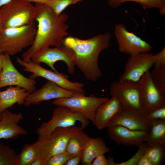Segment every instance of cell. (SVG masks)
I'll use <instances>...</instances> for the list:
<instances>
[{
	"mask_svg": "<svg viewBox=\"0 0 165 165\" xmlns=\"http://www.w3.org/2000/svg\"><path fill=\"white\" fill-rule=\"evenodd\" d=\"M112 8H116L128 2H134L140 4L145 9L157 8L159 9L165 3V0H107Z\"/></svg>",
	"mask_w": 165,
	"mask_h": 165,
	"instance_id": "484cf974",
	"label": "cell"
},
{
	"mask_svg": "<svg viewBox=\"0 0 165 165\" xmlns=\"http://www.w3.org/2000/svg\"><path fill=\"white\" fill-rule=\"evenodd\" d=\"M3 66V53L0 52V76L2 71Z\"/></svg>",
	"mask_w": 165,
	"mask_h": 165,
	"instance_id": "f35d334b",
	"label": "cell"
},
{
	"mask_svg": "<svg viewBox=\"0 0 165 165\" xmlns=\"http://www.w3.org/2000/svg\"><path fill=\"white\" fill-rule=\"evenodd\" d=\"M19 155L9 145L0 143V165H19Z\"/></svg>",
	"mask_w": 165,
	"mask_h": 165,
	"instance_id": "d4e9b609",
	"label": "cell"
},
{
	"mask_svg": "<svg viewBox=\"0 0 165 165\" xmlns=\"http://www.w3.org/2000/svg\"><path fill=\"white\" fill-rule=\"evenodd\" d=\"M155 55L148 52L130 55L119 81L137 82L153 66Z\"/></svg>",
	"mask_w": 165,
	"mask_h": 165,
	"instance_id": "8fae6325",
	"label": "cell"
},
{
	"mask_svg": "<svg viewBox=\"0 0 165 165\" xmlns=\"http://www.w3.org/2000/svg\"><path fill=\"white\" fill-rule=\"evenodd\" d=\"M19 155V165H30L37 156L32 144H25Z\"/></svg>",
	"mask_w": 165,
	"mask_h": 165,
	"instance_id": "83f0119b",
	"label": "cell"
},
{
	"mask_svg": "<svg viewBox=\"0 0 165 165\" xmlns=\"http://www.w3.org/2000/svg\"><path fill=\"white\" fill-rule=\"evenodd\" d=\"M37 25L35 22L26 25L1 30L0 35V52L14 55L32 44L36 35Z\"/></svg>",
	"mask_w": 165,
	"mask_h": 165,
	"instance_id": "5b68a950",
	"label": "cell"
},
{
	"mask_svg": "<svg viewBox=\"0 0 165 165\" xmlns=\"http://www.w3.org/2000/svg\"><path fill=\"white\" fill-rule=\"evenodd\" d=\"M144 155L152 165H161L165 156V145L160 143H147Z\"/></svg>",
	"mask_w": 165,
	"mask_h": 165,
	"instance_id": "cb8c5ba5",
	"label": "cell"
},
{
	"mask_svg": "<svg viewBox=\"0 0 165 165\" xmlns=\"http://www.w3.org/2000/svg\"><path fill=\"white\" fill-rule=\"evenodd\" d=\"M91 139L92 138L80 127L69 140L65 151L72 157L82 155Z\"/></svg>",
	"mask_w": 165,
	"mask_h": 165,
	"instance_id": "7402d4cb",
	"label": "cell"
},
{
	"mask_svg": "<svg viewBox=\"0 0 165 165\" xmlns=\"http://www.w3.org/2000/svg\"><path fill=\"white\" fill-rule=\"evenodd\" d=\"M109 150L101 138H92L82 153L81 163L84 165H91L92 161L97 156L105 154Z\"/></svg>",
	"mask_w": 165,
	"mask_h": 165,
	"instance_id": "44dd1931",
	"label": "cell"
},
{
	"mask_svg": "<svg viewBox=\"0 0 165 165\" xmlns=\"http://www.w3.org/2000/svg\"><path fill=\"white\" fill-rule=\"evenodd\" d=\"M0 140L14 139L19 135H25L28 132L18 124L23 118L21 113L14 114L6 109L1 113Z\"/></svg>",
	"mask_w": 165,
	"mask_h": 165,
	"instance_id": "ac0fdd59",
	"label": "cell"
},
{
	"mask_svg": "<svg viewBox=\"0 0 165 165\" xmlns=\"http://www.w3.org/2000/svg\"><path fill=\"white\" fill-rule=\"evenodd\" d=\"M30 2H34L35 3H42L46 4L50 0H24Z\"/></svg>",
	"mask_w": 165,
	"mask_h": 165,
	"instance_id": "74e56055",
	"label": "cell"
},
{
	"mask_svg": "<svg viewBox=\"0 0 165 165\" xmlns=\"http://www.w3.org/2000/svg\"><path fill=\"white\" fill-rule=\"evenodd\" d=\"M56 106L51 119L42 123L37 129L36 132L38 136L47 134L57 127L74 126L77 122L81 123L80 127L83 130L89 126L90 121L81 113L64 106Z\"/></svg>",
	"mask_w": 165,
	"mask_h": 165,
	"instance_id": "8992f818",
	"label": "cell"
},
{
	"mask_svg": "<svg viewBox=\"0 0 165 165\" xmlns=\"http://www.w3.org/2000/svg\"><path fill=\"white\" fill-rule=\"evenodd\" d=\"M114 125L148 132L151 128L150 123L146 119L142 112L132 109L122 108L111 120L108 126Z\"/></svg>",
	"mask_w": 165,
	"mask_h": 165,
	"instance_id": "2e32d148",
	"label": "cell"
},
{
	"mask_svg": "<svg viewBox=\"0 0 165 165\" xmlns=\"http://www.w3.org/2000/svg\"><path fill=\"white\" fill-rule=\"evenodd\" d=\"M31 60L36 63H43L46 64L55 72H58L54 67L57 61L64 62L67 66L68 72L72 74L74 73L76 65L74 53L70 48L66 46H56L51 48L46 47L36 52L32 57Z\"/></svg>",
	"mask_w": 165,
	"mask_h": 165,
	"instance_id": "9c48e42d",
	"label": "cell"
},
{
	"mask_svg": "<svg viewBox=\"0 0 165 165\" xmlns=\"http://www.w3.org/2000/svg\"><path fill=\"white\" fill-rule=\"evenodd\" d=\"M1 29H0V34H1Z\"/></svg>",
	"mask_w": 165,
	"mask_h": 165,
	"instance_id": "b9f144b4",
	"label": "cell"
},
{
	"mask_svg": "<svg viewBox=\"0 0 165 165\" xmlns=\"http://www.w3.org/2000/svg\"><path fill=\"white\" fill-rule=\"evenodd\" d=\"M16 61L24 68V71L31 73L29 76L30 78L35 79L37 78L42 77L64 89L85 94L83 89L84 84L82 83L70 81L68 76L65 74L45 69L39 64L33 62L31 59L26 62L17 57Z\"/></svg>",
	"mask_w": 165,
	"mask_h": 165,
	"instance_id": "52a82bcc",
	"label": "cell"
},
{
	"mask_svg": "<svg viewBox=\"0 0 165 165\" xmlns=\"http://www.w3.org/2000/svg\"><path fill=\"white\" fill-rule=\"evenodd\" d=\"M114 34L120 52L127 54L149 52L151 46L133 33L128 31L122 24L115 25Z\"/></svg>",
	"mask_w": 165,
	"mask_h": 165,
	"instance_id": "7c38bea8",
	"label": "cell"
},
{
	"mask_svg": "<svg viewBox=\"0 0 165 165\" xmlns=\"http://www.w3.org/2000/svg\"><path fill=\"white\" fill-rule=\"evenodd\" d=\"M72 157L64 151L51 156L47 161L46 165H65Z\"/></svg>",
	"mask_w": 165,
	"mask_h": 165,
	"instance_id": "4dcf8cb0",
	"label": "cell"
},
{
	"mask_svg": "<svg viewBox=\"0 0 165 165\" xmlns=\"http://www.w3.org/2000/svg\"><path fill=\"white\" fill-rule=\"evenodd\" d=\"M109 92L112 97H115L119 100L122 108L142 111L138 82H113L110 86Z\"/></svg>",
	"mask_w": 165,
	"mask_h": 165,
	"instance_id": "4fadbf2b",
	"label": "cell"
},
{
	"mask_svg": "<svg viewBox=\"0 0 165 165\" xmlns=\"http://www.w3.org/2000/svg\"><path fill=\"white\" fill-rule=\"evenodd\" d=\"M108 99V97H97L92 94L89 96L80 94L54 99L52 103L56 106H64L81 113L93 123L96 110Z\"/></svg>",
	"mask_w": 165,
	"mask_h": 165,
	"instance_id": "ba28073f",
	"label": "cell"
},
{
	"mask_svg": "<svg viewBox=\"0 0 165 165\" xmlns=\"http://www.w3.org/2000/svg\"><path fill=\"white\" fill-rule=\"evenodd\" d=\"M1 113H0V118H1Z\"/></svg>",
	"mask_w": 165,
	"mask_h": 165,
	"instance_id": "7bdbcfd3",
	"label": "cell"
},
{
	"mask_svg": "<svg viewBox=\"0 0 165 165\" xmlns=\"http://www.w3.org/2000/svg\"><path fill=\"white\" fill-rule=\"evenodd\" d=\"M139 88L141 110L144 114L165 105V95L153 82L149 71L138 82Z\"/></svg>",
	"mask_w": 165,
	"mask_h": 165,
	"instance_id": "30bf717a",
	"label": "cell"
},
{
	"mask_svg": "<svg viewBox=\"0 0 165 165\" xmlns=\"http://www.w3.org/2000/svg\"><path fill=\"white\" fill-rule=\"evenodd\" d=\"M80 128L75 125L57 127L47 134L38 136V140L32 144L36 150V156L42 165H46L52 156L65 151L69 140Z\"/></svg>",
	"mask_w": 165,
	"mask_h": 165,
	"instance_id": "3957f363",
	"label": "cell"
},
{
	"mask_svg": "<svg viewBox=\"0 0 165 165\" xmlns=\"http://www.w3.org/2000/svg\"><path fill=\"white\" fill-rule=\"evenodd\" d=\"M104 155L97 156L92 161L91 165H109L108 160Z\"/></svg>",
	"mask_w": 165,
	"mask_h": 165,
	"instance_id": "836d02e7",
	"label": "cell"
},
{
	"mask_svg": "<svg viewBox=\"0 0 165 165\" xmlns=\"http://www.w3.org/2000/svg\"><path fill=\"white\" fill-rule=\"evenodd\" d=\"M165 66V47L157 54L155 55L154 67Z\"/></svg>",
	"mask_w": 165,
	"mask_h": 165,
	"instance_id": "d6a6232c",
	"label": "cell"
},
{
	"mask_svg": "<svg viewBox=\"0 0 165 165\" xmlns=\"http://www.w3.org/2000/svg\"><path fill=\"white\" fill-rule=\"evenodd\" d=\"M30 165H43L40 160L37 157L35 158Z\"/></svg>",
	"mask_w": 165,
	"mask_h": 165,
	"instance_id": "8d00e7d4",
	"label": "cell"
},
{
	"mask_svg": "<svg viewBox=\"0 0 165 165\" xmlns=\"http://www.w3.org/2000/svg\"><path fill=\"white\" fill-rule=\"evenodd\" d=\"M111 35L108 32L86 39L72 36L64 38L63 44L73 51L76 65L88 80L97 81L102 76L98 64L100 53L109 47Z\"/></svg>",
	"mask_w": 165,
	"mask_h": 165,
	"instance_id": "7a4b0ae2",
	"label": "cell"
},
{
	"mask_svg": "<svg viewBox=\"0 0 165 165\" xmlns=\"http://www.w3.org/2000/svg\"><path fill=\"white\" fill-rule=\"evenodd\" d=\"M137 165H152V164L144 154L141 157L137 164Z\"/></svg>",
	"mask_w": 165,
	"mask_h": 165,
	"instance_id": "d590c367",
	"label": "cell"
},
{
	"mask_svg": "<svg viewBox=\"0 0 165 165\" xmlns=\"http://www.w3.org/2000/svg\"><path fill=\"white\" fill-rule=\"evenodd\" d=\"M82 155L73 156L69 159L65 165H79L82 161Z\"/></svg>",
	"mask_w": 165,
	"mask_h": 165,
	"instance_id": "e575fe53",
	"label": "cell"
},
{
	"mask_svg": "<svg viewBox=\"0 0 165 165\" xmlns=\"http://www.w3.org/2000/svg\"><path fill=\"white\" fill-rule=\"evenodd\" d=\"M159 12L161 15H164L165 14V3L162 5L159 9Z\"/></svg>",
	"mask_w": 165,
	"mask_h": 165,
	"instance_id": "ab89813d",
	"label": "cell"
},
{
	"mask_svg": "<svg viewBox=\"0 0 165 165\" xmlns=\"http://www.w3.org/2000/svg\"><path fill=\"white\" fill-rule=\"evenodd\" d=\"M107 128V132L111 140L117 145L130 147H138L145 142L148 132L131 130L119 125Z\"/></svg>",
	"mask_w": 165,
	"mask_h": 165,
	"instance_id": "e0dca14e",
	"label": "cell"
},
{
	"mask_svg": "<svg viewBox=\"0 0 165 165\" xmlns=\"http://www.w3.org/2000/svg\"><path fill=\"white\" fill-rule=\"evenodd\" d=\"M37 9L35 20L38 23L36 35L30 48L22 55L26 62L36 52L47 47L62 46L65 37L69 33L66 24L68 16L65 13L58 15L47 5L35 3Z\"/></svg>",
	"mask_w": 165,
	"mask_h": 165,
	"instance_id": "6da1fadb",
	"label": "cell"
},
{
	"mask_svg": "<svg viewBox=\"0 0 165 165\" xmlns=\"http://www.w3.org/2000/svg\"><path fill=\"white\" fill-rule=\"evenodd\" d=\"M3 66L0 76V89L10 86H18L31 93L36 90L35 79L27 78L15 68L9 55L3 53Z\"/></svg>",
	"mask_w": 165,
	"mask_h": 165,
	"instance_id": "5bb4252c",
	"label": "cell"
},
{
	"mask_svg": "<svg viewBox=\"0 0 165 165\" xmlns=\"http://www.w3.org/2000/svg\"><path fill=\"white\" fill-rule=\"evenodd\" d=\"M151 128L145 142L148 144L160 143L165 145V119L149 121Z\"/></svg>",
	"mask_w": 165,
	"mask_h": 165,
	"instance_id": "603a6c76",
	"label": "cell"
},
{
	"mask_svg": "<svg viewBox=\"0 0 165 165\" xmlns=\"http://www.w3.org/2000/svg\"><path fill=\"white\" fill-rule=\"evenodd\" d=\"M147 143H143L138 146V149L134 155L128 160L119 163H115L114 165H137L138 163L144 152Z\"/></svg>",
	"mask_w": 165,
	"mask_h": 165,
	"instance_id": "f546056e",
	"label": "cell"
},
{
	"mask_svg": "<svg viewBox=\"0 0 165 165\" xmlns=\"http://www.w3.org/2000/svg\"><path fill=\"white\" fill-rule=\"evenodd\" d=\"M31 93L18 86H10L3 91H0V113L15 103L23 105L26 98Z\"/></svg>",
	"mask_w": 165,
	"mask_h": 165,
	"instance_id": "ffe728a7",
	"label": "cell"
},
{
	"mask_svg": "<svg viewBox=\"0 0 165 165\" xmlns=\"http://www.w3.org/2000/svg\"><path fill=\"white\" fill-rule=\"evenodd\" d=\"M83 0H50L46 4L56 14L60 15L67 7Z\"/></svg>",
	"mask_w": 165,
	"mask_h": 165,
	"instance_id": "f1b7e54d",
	"label": "cell"
},
{
	"mask_svg": "<svg viewBox=\"0 0 165 165\" xmlns=\"http://www.w3.org/2000/svg\"><path fill=\"white\" fill-rule=\"evenodd\" d=\"M144 116L148 121L153 119H165V105L145 114Z\"/></svg>",
	"mask_w": 165,
	"mask_h": 165,
	"instance_id": "1f68e13d",
	"label": "cell"
},
{
	"mask_svg": "<svg viewBox=\"0 0 165 165\" xmlns=\"http://www.w3.org/2000/svg\"><path fill=\"white\" fill-rule=\"evenodd\" d=\"M12 0H0V9Z\"/></svg>",
	"mask_w": 165,
	"mask_h": 165,
	"instance_id": "60d3db41",
	"label": "cell"
},
{
	"mask_svg": "<svg viewBox=\"0 0 165 165\" xmlns=\"http://www.w3.org/2000/svg\"><path fill=\"white\" fill-rule=\"evenodd\" d=\"M122 108L119 100L112 97L97 109L93 123L99 130L107 127L111 120Z\"/></svg>",
	"mask_w": 165,
	"mask_h": 165,
	"instance_id": "d6986e66",
	"label": "cell"
},
{
	"mask_svg": "<svg viewBox=\"0 0 165 165\" xmlns=\"http://www.w3.org/2000/svg\"><path fill=\"white\" fill-rule=\"evenodd\" d=\"M150 75L155 86L165 95V66L154 67L150 71Z\"/></svg>",
	"mask_w": 165,
	"mask_h": 165,
	"instance_id": "4316f807",
	"label": "cell"
},
{
	"mask_svg": "<svg viewBox=\"0 0 165 165\" xmlns=\"http://www.w3.org/2000/svg\"><path fill=\"white\" fill-rule=\"evenodd\" d=\"M37 9L32 2L12 0L0 9V29L21 27L34 22Z\"/></svg>",
	"mask_w": 165,
	"mask_h": 165,
	"instance_id": "277c9868",
	"label": "cell"
},
{
	"mask_svg": "<svg viewBox=\"0 0 165 165\" xmlns=\"http://www.w3.org/2000/svg\"><path fill=\"white\" fill-rule=\"evenodd\" d=\"M80 94H83L64 89L48 80L41 88L31 93L25 99L23 105L26 106L31 105H37L42 101L70 97Z\"/></svg>",
	"mask_w": 165,
	"mask_h": 165,
	"instance_id": "9a60e30c",
	"label": "cell"
}]
</instances>
